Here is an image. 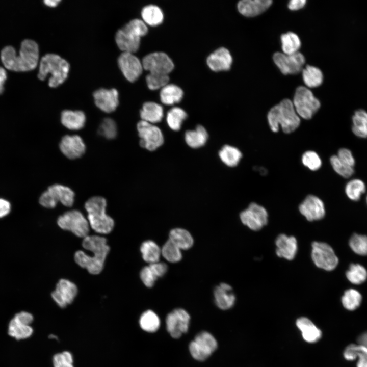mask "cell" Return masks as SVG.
<instances>
[{"mask_svg":"<svg viewBox=\"0 0 367 367\" xmlns=\"http://www.w3.org/2000/svg\"><path fill=\"white\" fill-rule=\"evenodd\" d=\"M82 246L92 252L89 256L82 250L76 251L74 256L75 261L81 267L85 268L91 274H99L102 270L104 263L110 251L107 239L99 235H87L83 238Z\"/></svg>","mask_w":367,"mask_h":367,"instance_id":"6da1fadb","label":"cell"},{"mask_svg":"<svg viewBox=\"0 0 367 367\" xmlns=\"http://www.w3.org/2000/svg\"><path fill=\"white\" fill-rule=\"evenodd\" d=\"M1 58L4 66L14 71H28L34 69L39 60V47L36 42L26 39L21 44L17 55L14 47L7 46L1 51Z\"/></svg>","mask_w":367,"mask_h":367,"instance_id":"7a4b0ae2","label":"cell"},{"mask_svg":"<svg viewBox=\"0 0 367 367\" xmlns=\"http://www.w3.org/2000/svg\"><path fill=\"white\" fill-rule=\"evenodd\" d=\"M267 119L271 130L275 133L278 132L280 125L284 133H291L295 131L300 123V117L293 102L289 99H284L273 107L268 113Z\"/></svg>","mask_w":367,"mask_h":367,"instance_id":"3957f363","label":"cell"},{"mask_svg":"<svg viewBox=\"0 0 367 367\" xmlns=\"http://www.w3.org/2000/svg\"><path fill=\"white\" fill-rule=\"evenodd\" d=\"M107 201L101 196H94L85 204L90 226L100 234L110 233L114 226V220L106 214Z\"/></svg>","mask_w":367,"mask_h":367,"instance_id":"277c9868","label":"cell"},{"mask_svg":"<svg viewBox=\"0 0 367 367\" xmlns=\"http://www.w3.org/2000/svg\"><path fill=\"white\" fill-rule=\"evenodd\" d=\"M69 70V64L65 59L55 54H47L41 59L38 77L44 80L50 74L48 85L55 88L65 81Z\"/></svg>","mask_w":367,"mask_h":367,"instance_id":"5b68a950","label":"cell"},{"mask_svg":"<svg viewBox=\"0 0 367 367\" xmlns=\"http://www.w3.org/2000/svg\"><path fill=\"white\" fill-rule=\"evenodd\" d=\"M147 32V27L143 20L133 19L117 32L116 42L123 52L133 54L139 48L141 37Z\"/></svg>","mask_w":367,"mask_h":367,"instance_id":"8992f818","label":"cell"},{"mask_svg":"<svg viewBox=\"0 0 367 367\" xmlns=\"http://www.w3.org/2000/svg\"><path fill=\"white\" fill-rule=\"evenodd\" d=\"M293 103L298 115L304 119H311L321 106L312 92L303 86L297 88Z\"/></svg>","mask_w":367,"mask_h":367,"instance_id":"52a82bcc","label":"cell"},{"mask_svg":"<svg viewBox=\"0 0 367 367\" xmlns=\"http://www.w3.org/2000/svg\"><path fill=\"white\" fill-rule=\"evenodd\" d=\"M74 192L69 187L54 184L49 186L39 198V203L43 207L53 208L60 202L67 207L72 206L74 200Z\"/></svg>","mask_w":367,"mask_h":367,"instance_id":"ba28073f","label":"cell"},{"mask_svg":"<svg viewBox=\"0 0 367 367\" xmlns=\"http://www.w3.org/2000/svg\"><path fill=\"white\" fill-rule=\"evenodd\" d=\"M217 348V340L211 333L206 331L197 334L189 345L191 355L199 361H203L208 359Z\"/></svg>","mask_w":367,"mask_h":367,"instance_id":"9c48e42d","label":"cell"},{"mask_svg":"<svg viewBox=\"0 0 367 367\" xmlns=\"http://www.w3.org/2000/svg\"><path fill=\"white\" fill-rule=\"evenodd\" d=\"M59 226L63 230L72 232L80 238L88 235L89 223L83 214L77 210H71L59 216L57 220Z\"/></svg>","mask_w":367,"mask_h":367,"instance_id":"30bf717a","label":"cell"},{"mask_svg":"<svg viewBox=\"0 0 367 367\" xmlns=\"http://www.w3.org/2000/svg\"><path fill=\"white\" fill-rule=\"evenodd\" d=\"M311 247V258L317 267L328 271L336 268L338 264V258L329 244L324 242H313Z\"/></svg>","mask_w":367,"mask_h":367,"instance_id":"8fae6325","label":"cell"},{"mask_svg":"<svg viewBox=\"0 0 367 367\" xmlns=\"http://www.w3.org/2000/svg\"><path fill=\"white\" fill-rule=\"evenodd\" d=\"M140 138V146L149 151H153L164 142L163 135L161 129L153 124L141 120L137 125Z\"/></svg>","mask_w":367,"mask_h":367,"instance_id":"7c38bea8","label":"cell"},{"mask_svg":"<svg viewBox=\"0 0 367 367\" xmlns=\"http://www.w3.org/2000/svg\"><path fill=\"white\" fill-rule=\"evenodd\" d=\"M190 316L182 308H176L169 313L166 318V327L170 336L179 338L189 330Z\"/></svg>","mask_w":367,"mask_h":367,"instance_id":"4fadbf2b","label":"cell"},{"mask_svg":"<svg viewBox=\"0 0 367 367\" xmlns=\"http://www.w3.org/2000/svg\"><path fill=\"white\" fill-rule=\"evenodd\" d=\"M242 223L252 230L257 231L265 226L268 221V214L262 206L251 203L240 215Z\"/></svg>","mask_w":367,"mask_h":367,"instance_id":"5bb4252c","label":"cell"},{"mask_svg":"<svg viewBox=\"0 0 367 367\" xmlns=\"http://www.w3.org/2000/svg\"><path fill=\"white\" fill-rule=\"evenodd\" d=\"M273 59L280 71L285 75L299 73L305 62L304 56L298 51L291 55L277 52L274 54Z\"/></svg>","mask_w":367,"mask_h":367,"instance_id":"9a60e30c","label":"cell"},{"mask_svg":"<svg viewBox=\"0 0 367 367\" xmlns=\"http://www.w3.org/2000/svg\"><path fill=\"white\" fill-rule=\"evenodd\" d=\"M142 63L143 68L150 73L168 74L174 68L172 60L163 52H154L146 55Z\"/></svg>","mask_w":367,"mask_h":367,"instance_id":"2e32d148","label":"cell"},{"mask_svg":"<svg viewBox=\"0 0 367 367\" xmlns=\"http://www.w3.org/2000/svg\"><path fill=\"white\" fill-rule=\"evenodd\" d=\"M118 63L124 76L129 82L136 81L142 72V63L133 53L123 52L118 57Z\"/></svg>","mask_w":367,"mask_h":367,"instance_id":"e0dca14e","label":"cell"},{"mask_svg":"<svg viewBox=\"0 0 367 367\" xmlns=\"http://www.w3.org/2000/svg\"><path fill=\"white\" fill-rule=\"evenodd\" d=\"M77 294V287L74 283L67 279H61L51 293V297L59 307L65 308L73 301Z\"/></svg>","mask_w":367,"mask_h":367,"instance_id":"ac0fdd59","label":"cell"},{"mask_svg":"<svg viewBox=\"0 0 367 367\" xmlns=\"http://www.w3.org/2000/svg\"><path fill=\"white\" fill-rule=\"evenodd\" d=\"M299 209L300 213L309 221L321 220L325 215L323 202L314 195L307 196L300 204Z\"/></svg>","mask_w":367,"mask_h":367,"instance_id":"d6986e66","label":"cell"},{"mask_svg":"<svg viewBox=\"0 0 367 367\" xmlns=\"http://www.w3.org/2000/svg\"><path fill=\"white\" fill-rule=\"evenodd\" d=\"M59 148L62 153L69 159L80 158L86 150L82 138L76 135L63 136L60 142Z\"/></svg>","mask_w":367,"mask_h":367,"instance_id":"ffe728a7","label":"cell"},{"mask_svg":"<svg viewBox=\"0 0 367 367\" xmlns=\"http://www.w3.org/2000/svg\"><path fill=\"white\" fill-rule=\"evenodd\" d=\"M93 96L96 106L104 112H112L118 106V92L115 89H99L94 92Z\"/></svg>","mask_w":367,"mask_h":367,"instance_id":"44dd1931","label":"cell"},{"mask_svg":"<svg viewBox=\"0 0 367 367\" xmlns=\"http://www.w3.org/2000/svg\"><path fill=\"white\" fill-rule=\"evenodd\" d=\"M206 62L210 69L214 71H226L231 67L232 58L227 49L220 47L209 55Z\"/></svg>","mask_w":367,"mask_h":367,"instance_id":"7402d4cb","label":"cell"},{"mask_svg":"<svg viewBox=\"0 0 367 367\" xmlns=\"http://www.w3.org/2000/svg\"><path fill=\"white\" fill-rule=\"evenodd\" d=\"M275 245L278 256L289 260L294 258L298 250L297 241L294 237L281 234L277 237Z\"/></svg>","mask_w":367,"mask_h":367,"instance_id":"603a6c76","label":"cell"},{"mask_svg":"<svg viewBox=\"0 0 367 367\" xmlns=\"http://www.w3.org/2000/svg\"><path fill=\"white\" fill-rule=\"evenodd\" d=\"M296 325L300 331L302 338L307 343H315L322 338L321 330L306 317L298 318L296 321Z\"/></svg>","mask_w":367,"mask_h":367,"instance_id":"cb8c5ba5","label":"cell"},{"mask_svg":"<svg viewBox=\"0 0 367 367\" xmlns=\"http://www.w3.org/2000/svg\"><path fill=\"white\" fill-rule=\"evenodd\" d=\"M215 302L217 306L222 310H228L233 307L235 302V296L232 288L225 283L217 286L214 292Z\"/></svg>","mask_w":367,"mask_h":367,"instance_id":"d4e9b609","label":"cell"},{"mask_svg":"<svg viewBox=\"0 0 367 367\" xmlns=\"http://www.w3.org/2000/svg\"><path fill=\"white\" fill-rule=\"evenodd\" d=\"M271 0H242L238 4L239 12L246 17H254L260 14L271 5Z\"/></svg>","mask_w":367,"mask_h":367,"instance_id":"484cf974","label":"cell"},{"mask_svg":"<svg viewBox=\"0 0 367 367\" xmlns=\"http://www.w3.org/2000/svg\"><path fill=\"white\" fill-rule=\"evenodd\" d=\"M61 121L67 128L77 130L85 125L86 116L81 111L64 110L61 113Z\"/></svg>","mask_w":367,"mask_h":367,"instance_id":"4316f807","label":"cell"},{"mask_svg":"<svg viewBox=\"0 0 367 367\" xmlns=\"http://www.w3.org/2000/svg\"><path fill=\"white\" fill-rule=\"evenodd\" d=\"M343 355L349 361L358 358L356 367H367V347L364 345L350 344L345 349Z\"/></svg>","mask_w":367,"mask_h":367,"instance_id":"83f0119b","label":"cell"},{"mask_svg":"<svg viewBox=\"0 0 367 367\" xmlns=\"http://www.w3.org/2000/svg\"><path fill=\"white\" fill-rule=\"evenodd\" d=\"M163 114V107L152 101L144 103L140 111L142 120L153 124L162 120Z\"/></svg>","mask_w":367,"mask_h":367,"instance_id":"f1b7e54d","label":"cell"},{"mask_svg":"<svg viewBox=\"0 0 367 367\" xmlns=\"http://www.w3.org/2000/svg\"><path fill=\"white\" fill-rule=\"evenodd\" d=\"M352 130L360 138H367V112L363 109L355 111L352 117Z\"/></svg>","mask_w":367,"mask_h":367,"instance_id":"f546056e","label":"cell"},{"mask_svg":"<svg viewBox=\"0 0 367 367\" xmlns=\"http://www.w3.org/2000/svg\"><path fill=\"white\" fill-rule=\"evenodd\" d=\"M207 138L208 134L205 128L201 125H198L194 130L187 131L185 136L186 143L193 148L203 146Z\"/></svg>","mask_w":367,"mask_h":367,"instance_id":"4dcf8cb0","label":"cell"},{"mask_svg":"<svg viewBox=\"0 0 367 367\" xmlns=\"http://www.w3.org/2000/svg\"><path fill=\"white\" fill-rule=\"evenodd\" d=\"M182 89L174 84H167L161 89L160 99L166 105H172L179 102L183 97Z\"/></svg>","mask_w":367,"mask_h":367,"instance_id":"1f68e13d","label":"cell"},{"mask_svg":"<svg viewBox=\"0 0 367 367\" xmlns=\"http://www.w3.org/2000/svg\"><path fill=\"white\" fill-rule=\"evenodd\" d=\"M179 249L186 250L190 248L194 242L192 236L187 230L174 228L169 233V239Z\"/></svg>","mask_w":367,"mask_h":367,"instance_id":"d6a6232c","label":"cell"},{"mask_svg":"<svg viewBox=\"0 0 367 367\" xmlns=\"http://www.w3.org/2000/svg\"><path fill=\"white\" fill-rule=\"evenodd\" d=\"M143 21L151 26L160 24L163 20L164 15L162 10L154 5L144 7L141 11Z\"/></svg>","mask_w":367,"mask_h":367,"instance_id":"836d02e7","label":"cell"},{"mask_svg":"<svg viewBox=\"0 0 367 367\" xmlns=\"http://www.w3.org/2000/svg\"><path fill=\"white\" fill-rule=\"evenodd\" d=\"M161 321L159 316L152 310H147L140 316L139 325L141 329L149 333H153L158 330Z\"/></svg>","mask_w":367,"mask_h":367,"instance_id":"e575fe53","label":"cell"},{"mask_svg":"<svg viewBox=\"0 0 367 367\" xmlns=\"http://www.w3.org/2000/svg\"><path fill=\"white\" fill-rule=\"evenodd\" d=\"M303 80L305 84L310 88L320 86L323 81L321 70L314 66L307 65L302 70Z\"/></svg>","mask_w":367,"mask_h":367,"instance_id":"d590c367","label":"cell"},{"mask_svg":"<svg viewBox=\"0 0 367 367\" xmlns=\"http://www.w3.org/2000/svg\"><path fill=\"white\" fill-rule=\"evenodd\" d=\"M221 161L229 167L236 166L239 163L242 154L237 148L226 145L224 146L219 152Z\"/></svg>","mask_w":367,"mask_h":367,"instance_id":"8d00e7d4","label":"cell"},{"mask_svg":"<svg viewBox=\"0 0 367 367\" xmlns=\"http://www.w3.org/2000/svg\"><path fill=\"white\" fill-rule=\"evenodd\" d=\"M140 251L143 259L150 264L158 262L161 254L160 247L151 240L146 241L141 244Z\"/></svg>","mask_w":367,"mask_h":367,"instance_id":"74e56055","label":"cell"},{"mask_svg":"<svg viewBox=\"0 0 367 367\" xmlns=\"http://www.w3.org/2000/svg\"><path fill=\"white\" fill-rule=\"evenodd\" d=\"M366 191L365 183L361 179L355 178L349 180L345 187V192L351 200H359Z\"/></svg>","mask_w":367,"mask_h":367,"instance_id":"f35d334b","label":"cell"},{"mask_svg":"<svg viewBox=\"0 0 367 367\" xmlns=\"http://www.w3.org/2000/svg\"><path fill=\"white\" fill-rule=\"evenodd\" d=\"M282 49L285 54L291 55L298 52L301 43L298 36L291 32L281 36Z\"/></svg>","mask_w":367,"mask_h":367,"instance_id":"ab89813d","label":"cell"},{"mask_svg":"<svg viewBox=\"0 0 367 367\" xmlns=\"http://www.w3.org/2000/svg\"><path fill=\"white\" fill-rule=\"evenodd\" d=\"M362 296L360 292L354 289L345 291L341 299L344 307L347 310L352 311L358 308L362 302Z\"/></svg>","mask_w":367,"mask_h":367,"instance_id":"60d3db41","label":"cell"},{"mask_svg":"<svg viewBox=\"0 0 367 367\" xmlns=\"http://www.w3.org/2000/svg\"><path fill=\"white\" fill-rule=\"evenodd\" d=\"M33 328L30 325H24L13 318L9 323L8 333L16 339L29 337L33 333Z\"/></svg>","mask_w":367,"mask_h":367,"instance_id":"b9f144b4","label":"cell"},{"mask_svg":"<svg viewBox=\"0 0 367 367\" xmlns=\"http://www.w3.org/2000/svg\"><path fill=\"white\" fill-rule=\"evenodd\" d=\"M346 277L352 284H360L367 279V270L362 265L352 264L347 271Z\"/></svg>","mask_w":367,"mask_h":367,"instance_id":"7bdbcfd3","label":"cell"},{"mask_svg":"<svg viewBox=\"0 0 367 367\" xmlns=\"http://www.w3.org/2000/svg\"><path fill=\"white\" fill-rule=\"evenodd\" d=\"M187 117V114L182 109L173 107L167 114V123L171 129L177 131L180 129L181 124Z\"/></svg>","mask_w":367,"mask_h":367,"instance_id":"ee69618b","label":"cell"},{"mask_svg":"<svg viewBox=\"0 0 367 367\" xmlns=\"http://www.w3.org/2000/svg\"><path fill=\"white\" fill-rule=\"evenodd\" d=\"M161 254L167 260L171 263L179 261L182 258L181 249L170 240L163 245Z\"/></svg>","mask_w":367,"mask_h":367,"instance_id":"f6af8a7d","label":"cell"},{"mask_svg":"<svg viewBox=\"0 0 367 367\" xmlns=\"http://www.w3.org/2000/svg\"><path fill=\"white\" fill-rule=\"evenodd\" d=\"M352 251L361 256L367 255V235L354 234L349 243Z\"/></svg>","mask_w":367,"mask_h":367,"instance_id":"bcb514c9","label":"cell"},{"mask_svg":"<svg viewBox=\"0 0 367 367\" xmlns=\"http://www.w3.org/2000/svg\"><path fill=\"white\" fill-rule=\"evenodd\" d=\"M330 162L334 171L344 178H350L354 173V168L343 163L336 155L331 156Z\"/></svg>","mask_w":367,"mask_h":367,"instance_id":"7dc6e473","label":"cell"},{"mask_svg":"<svg viewBox=\"0 0 367 367\" xmlns=\"http://www.w3.org/2000/svg\"><path fill=\"white\" fill-rule=\"evenodd\" d=\"M148 87L150 90L162 88L168 84L169 80L168 74L149 73L146 77Z\"/></svg>","mask_w":367,"mask_h":367,"instance_id":"c3c4849f","label":"cell"},{"mask_svg":"<svg viewBox=\"0 0 367 367\" xmlns=\"http://www.w3.org/2000/svg\"><path fill=\"white\" fill-rule=\"evenodd\" d=\"M303 164L312 171H317L322 166V160L319 155L313 151H306L302 156Z\"/></svg>","mask_w":367,"mask_h":367,"instance_id":"681fc988","label":"cell"},{"mask_svg":"<svg viewBox=\"0 0 367 367\" xmlns=\"http://www.w3.org/2000/svg\"><path fill=\"white\" fill-rule=\"evenodd\" d=\"M99 133L107 139H112L115 138L117 133V125L115 122L110 118L104 119L99 126Z\"/></svg>","mask_w":367,"mask_h":367,"instance_id":"f907efd6","label":"cell"},{"mask_svg":"<svg viewBox=\"0 0 367 367\" xmlns=\"http://www.w3.org/2000/svg\"><path fill=\"white\" fill-rule=\"evenodd\" d=\"M54 367H74L73 358L69 351H64L53 356Z\"/></svg>","mask_w":367,"mask_h":367,"instance_id":"816d5d0a","label":"cell"},{"mask_svg":"<svg viewBox=\"0 0 367 367\" xmlns=\"http://www.w3.org/2000/svg\"><path fill=\"white\" fill-rule=\"evenodd\" d=\"M140 275L142 282L148 287L153 286L158 278L149 266L144 267L141 270Z\"/></svg>","mask_w":367,"mask_h":367,"instance_id":"f5cc1de1","label":"cell"},{"mask_svg":"<svg viewBox=\"0 0 367 367\" xmlns=\"http://www.w3.org/2000/svg\"><path fill=\"white\" fill-rule=\"evenodd\" d=\"M338 159L346 165L351 167H354L355 165V160L350 150L346 148L340 149L336 155Z\"/></svg>","mask_w":367,"mask_h":367,"instance_id":"db71d44e","label":"cell"},{"mask_svg":"<svg viewBox=\"0 0 367 367\" xmlns=\"http://www.w3.org/2000/svg\"><path fill=\"white\" fill-rule=\"evenodd\" d=\"M149 266L157 278L162 277L167 271V266L163 263L158 261L150 264Z\"/></svg>","mask_w":367,"mask_h":367,"instance_id":"11a10c76","label":"cell"},{"mask_svg":"<svg viewBox=\"0 0 367 367\" xmlns=\"http://www.w3.org/2000/svg\"><path fill=\"white\" fill-rule=\"evenodd\" d=\"M13 318L17 321L26 325H30L33 321V316L25 311L16 313Z\"/></svg>","mask_w":367,"mask_h":367,"instance_id":"9f6ffc18","label":"cell"},{"mask_svg":"<svg viewBox=\"0 0 367 367\" xmlns=\"http://www.w3.org/2000/svg\"><path fill=\"white\" fill-rule=\"evenodd\" d=\"M11 210L10 202L2 198H0V218L7 216Z\"/></svg>","mask_w":367,"mask_h":367,"instance_id":"6f0895ef","label":"cell"},{"mask_svg":"<svg viewBox=\"0 0 367 367\" xmlns=\"http://www.w3.org/2000/svg\"><path fill=\"white\" fill-rule=\"evenodd\" d=\"M306 3L305 0H292L289 2L288 8L291 10H297L302 8Z\"/></svg>","mask_w":367,"mask_h":367,"instance_id":"680465c9","label":"cell"},{"mask_svg":"<svg viewBox=\"0 0 367 367\" xmlns=\"http://www.w3.org/2000/svg\"><path fill=\"white\" fill-rule=\"evenodd\" d=\"M6 78L7 73L5 70L0 67V94H2L4 91V85Z\"/></svg>","mask_w":367,"mask_h":367,"instance_id":"91938a15","label":"cell"},{"mask_svg":"<svg viewBox=\"0 0 367 367\" xmlns=\"http://www.w3.org/2000/svg\"><path fill=\"white\" fill-rule=\"evenodd\" d=\"M60 2V0H53V1L47 0V1H44V3L46 5H47L49 7H55L56 6H57V5L58 4V3Z\"/></svg>","mask_w":367,"mask_h":367,"instance_id":"94428289","label":"cell"},{"mask_svg":"<svg viewBox=\"0 0 367 367\" xmlns=\"http://www.w3.org/2000/svg\"><path fill=\"white\" fill-rule=\"evenodd\" d=\"M359 344L364 345L367 347V332L363 334L359 338Z\"/></svg>","mask_w":367,"mask_h":367,"instance_id":"6125c7cd","label":"cell"},{"mask_svg":"<svg viewBox=\"0 0 367 367\" xmlns=\"http://www.w3.org/2000/svg\"><path fill=\"white\" fill-rule=\"evenodd\" d=\"M366 204H367V196L366 197Z\"/></svg>","mask_w":367,"mask_h":367,"instance_id":"be15d7a7","label":"cell"}]
</instances>
